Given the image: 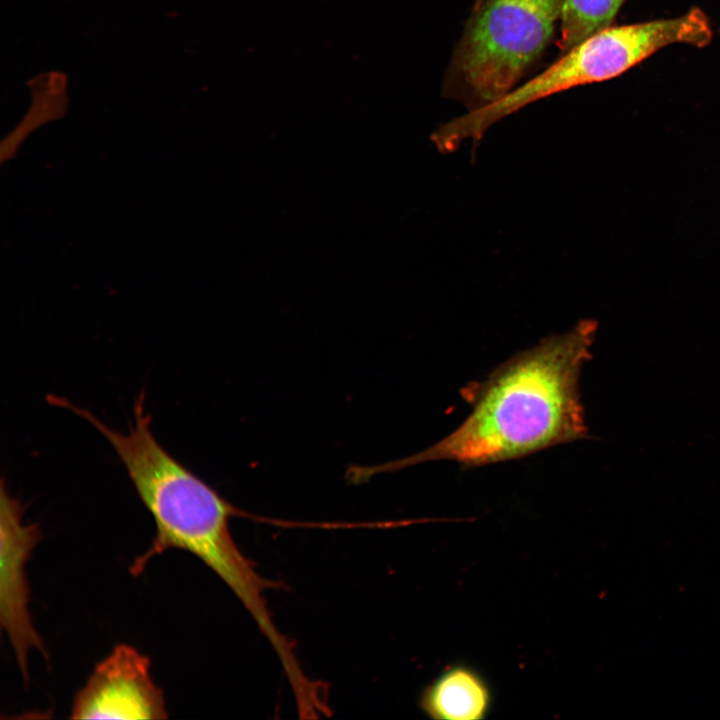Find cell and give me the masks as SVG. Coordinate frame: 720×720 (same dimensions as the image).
Segmentation results:
<instances>
[{"instance_id":"6da1fadb","label":"cell","mask_w":720,"mask_h":720,"mask_svg":"<svg viewBox=\"0 0 720 720\" xmlns=\"http://www.w3.org/2000/svg\"><path fill=\"white\" fill-rule=\"evenodd\" d=\"M596 329L594 320H581L569 331L516 354L485 380L463 389L471 412L449 435L408 457L373 466L352 465L350 480L362 483L381 473L437 460L478 467L585 438L578 380Z\"/></svg>"},{"instance_id":"7a4b0ae2","label":"cell","mask_w":720,"mask_h":720,"mask_svg":"<svg viewBox=\"0 0 720 720\" xmlns=\"http://www.w3.org/2000/svg\"><path fill=\"white\" fill-rule=\"evenodd\" d=\"M56 404L85 419L107 439L154 520L155 536L132 561L130 574L139 576L155 556L167 550L191 553L237 596L277 656L288 657L294 646L276 627L264 596L274 584L258 573L230 532V518L241 514L240 510L156 440L151 416L145 409V392L139 393L134 402L133 421L126 433L109 427L91 411L64 397H59Z\"/></svg>"},{"instance_id":"3957f363","label":"cell","mask_w":720,"mask_h":720,"mask_svg":"<svg viewBox=\"0 0 720 720\" xmlns=\"http://www.w3.org/2000/svg\"><path fill=\"white\" fill-rule=\"evenodd\" d=\"M561 0H477L449 64L446 92L473 111L513 90L541 55Z\"/></svg>"},{"instance_id":"277c9868","label":"cell","mask_w":720,"mask_h":720,"mask_svg":"<svg viewBox=\"0 0 720 720\" xmlns=\"http://www.w3.org/2000/svg\"><path fill=\"white\" fill-rule=\"evenodd\" d=\"M661 45V34L650 21L607 27L501 99L442 124L433 132L432 142L442 153L455 151L467 140L476 144L502 118L550 95L614 78L660 50Z\"/></svg>"},{"instance_id":"5b68a950","label":"cell","mask_w":720,"mask_h":720,"mask_svg":"<svg viewBox=\"0 0 720 720\" xmlns=\"http://www.w3.org/2000/svg\"><path fill=\"white\" fill-rule=\"evenodd\" d=\"M0 625L9 638L18 667L29 681L28 655L32 649L47 652L29 610L30 587L26 566L42 538L38 523H25V505L0 487Z\"/></svg>"},{"instance_id":"8992f818","label":"cell","mask_w":720,"mask_h":720,"mask_svg":"<svg viewBox=\"0 0 720 720\" xmlns=\"http://www.w3.org/2000/svg\"><path fill=\"white\" fill-rule=\"evenodd\" d=\"M150 667V658L133 646L115 645L76 693L69 718L166 719L164 693Z\"/></svg>"},{"instance_id":"52a82bcc","label":"cell","mask_w":720,"mask_h":720,"mask_svg":"<svg viewBox=\"0 0 720 720\" xmlns=\"http://www.w3.org/2000/svg\"><path fill=\"white\" fill-rule=\"evenodd\" d=\"M420 706L433 719L478 720L490 710L491 693L478 672L457 665L447 668L424 689Z\"/></svg>"},{"instance_id":"ba28073f","label":"cell","mask_w":720,"mask_h":720,"mask_svg":"<svg viewBox=\"0 0 720 720\" xmlns=\"http://www.w3.org/2000/svg\"><path fill=\"white\" fill-rule=\"evenodd\" d=\"M625 0H561L560 39L564 53L593 34L612 26Z\"/></svg>"}]
</instances>
